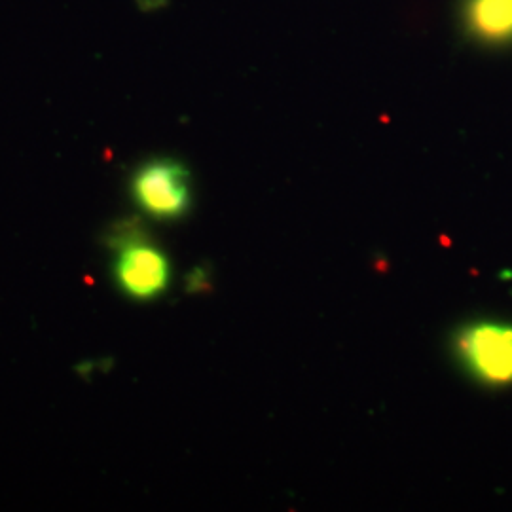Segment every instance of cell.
Instances as JSON below:
<instances>
[{
    "label": "cell",
    "mask_w": 512,
    "mask_h": 512,
    "mask_svg": "<svg viewBox=\"0 0 512 512\" xmlns=\"http://www.w3.org/2000/svg\"><path fill=\"white\" fill-rule=\"evenodd\" d=\"M459 353L478 380L492 385L512 384V327L480 323L463 330Z\"/></svg>",
    "instance_id": "obj_2"
},
{
    "label": "cell",
    "mask_w": 512,
    "mask_h": 512,
    "mask_svg": "<svg viewBox=\"0 0 512 512\" xmlns=\"http://www.w3.org/2000/svg\"><path fill=\"white\" fill-rule=\"evenodd\" d=\"M122 251L114 264V277L124 293L135 300H150L162 294L169 283V262L164 253L143 241L120 243Z\"/></svg>",
    "instance_id": "obj_3"
},
{
    "label": "cell",
    "mask_w": 512,
    "mask_h": 512,
    "mask_svg": "<svg viewBox=\"0 0 512 512\" xmlns=\"http://www.w3.org/2000/svg\"><path fill=\"white\" fill-rule=\"evenodd\" d=\"M465 18L471 33L484 42L512 40V0H467Z\"/></svg>",
    "instance_id": "obj_4"
},
{
    "label": "cell",
    "mask_w": 512,
    "mask_h": 512,
    "mask_svg": "<svg viewBox=\"0 0 512 512\" xmlns=\"http://www.w3.org/2000/svg\"><path fill=\"white\" fill-rule=\"evenodd\" d=\"M133 200L156 219L181 217L190 205V175L173 160L143 165L131 183Z\"/></svg>",
    "instance_id": "obj_1"
}]
</instances>
